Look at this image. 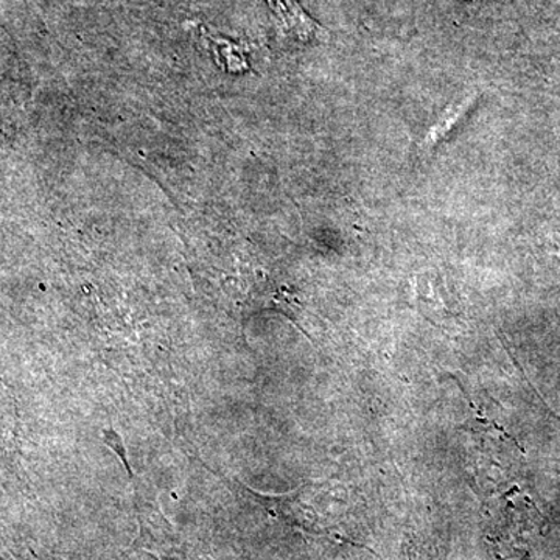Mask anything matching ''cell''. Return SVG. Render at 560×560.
Here are the masks:
<instances>
[{
	"mask_svg": "<svg viewBox=\"0 0 560 560\" xmlns=\"http://www.w3.org/2000/svg\"><path fill=\"white\" fill-rule=\"evenodd\" d=\"M267 2L276 25L287 36H293L301 43H308L323 32L319 25L305 13L298 0H267Z\"/></svg>",
	"mask_w": 560,
	"mask_h": 560,
	"instance_id": "6da1fadb",
	"label": "cell"
},
{
	"mask_svg": "<svg viewBox=\"0 0 560 560\" xmlns=\"http://www.w3.org/2000/svg\"><path fill=\"white\" fill-rule=\"evenodd\" d=\"M10 401L0 396V452H7L13 441V412Z\"/></svg>",
	"mask_w": 560,
	"mask_h": 560,
	"instance_id": "7a4b0ae2",
	"label": "cell"
}]
</instances>
